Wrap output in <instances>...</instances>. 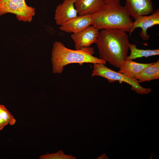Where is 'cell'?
<instances>
[{
	"label": "cell",
	"instance_id": "15",
	"mask_svg": "<svg viewBox=\"0 0 159 159\" xmlns=\"http://www.w3.org/2000/svg\"><path fill=\"white\" fill-rule=\"evenodd\" d=\"M39 159H74L75 156L65 154L62 150H59L54 153H49L41 155L39 158Z\"/></svg>",
	"mask_w": 159,
	"mask_h": 159
},
{
	"label": "cell",
	"instance_id": "3",
	"mask_svg": "<svg viewBox=\"0 0 159 159\" xmlns=\"http://www.w3.org/2000/svg\"><path fill=\"white\" fill-rule=\"evenodd\" d=\"M94 53L93 47L72 50L67 48L62 43L56 41L53 44L52 52V72L60 74L65 66L72 63H78L80 65L84 63L106 64L105 61L93 56Z\"/></svg>",
	"mask_w": 159,
	"mask_h": 159
},
{
	"label": "cell",
	"instance_id": "9",
	"mask_svg": "<svg viewBox=\"0 0 159 159\" xmlns=\"http://www.w3.org/2000/svg\"><path fill=\"white\" fill-rule=\"evenodd\" d=\"M125 5L130 15L134 19L138 16L153 13V5L151 0H126Z\"/></svg>",
	"mask_w": 159,
	"mask_h": 159
},
{
	"label": "cell",
	"instance_id": "4",
	"mask_svg": "<svg viewBox=\"0 0 159 159\" xmlns=\"http://www.w3.org/2000/svg\"><path fill=\"white\" fill-rule=\"evenodd\" d=\"M92 77L101 76L107 79L110 83L118 81L120 83L124 82L131 86V89L136 93L140 95L147 94L152 90L141 86L137 80L130 79L124 74L117 72L109 68L102 63H96L93 65Z\"/></svg>",
	"mask_w": 159,
	"mask_h": 159
},
{
	"label": "cell",
	"instance_id": "7",
	"mask_svg": "<svg viewBox=\"0 0 159 159\" xmlns=\"http://www.w3.org/2000/svg\"><path fill=\"white\" fill-rule=\"evenodd\" d=\"M99 30L92 25L78 32L73 33L71 37L75 44L76 50H80L90 47L95 43L98 36Z\"/></svg>",
	"mask_w": 159,
	"mask_h": 159
},
{
	"label": "cell",
	"instance_id": "16",
	"mask_svg": "<svg viewBox=\"0 0 159 159\" xmlns=\"http://www.w3.org/2000/svg\"><path fill=\"white\" fill-rule=\"evenodd\" d=\"M0 116L11 125H14L16 120L13 115L3 105H0Z\"/></svg>",
	"mask_w": 159,
	"mask_h": 159
},
{
	"label": "cell",
	"instance_id": "6",
	"mask_svg": "<svg viewBox=\"0 0 159 159\" xmlns=\"http://www.w3.org/2000/svg\"><path fill=\"white\" fill-rule=\"evenodd\" d=\"M143 15L138 16L133 22L129 36H130L134 30L137 28H140L141 30L140 35L143 40L149 39L150 36L147 33V30L150 28L159 24V10L157 9L152 14L149 16Z\"/></svg>",
	"mask_w": 159,
	"mask_h": 159
},
{
	"label": "cell",
	"instance_id": "13",
	"mask_svg": "<svg viewBox=\"0 0 159 159\" xmlns=\"http://www.w3.org/2000/svg\"><path fill=\"white\" fill-rule=\"evenodd\" d=\"M159 78V60L145 67L138 74L136 80L142 83Z\"/></svg>",
	"mask_w": 159,
	"mask_h": 159
},
{
	"label": "cell",
	"instance_id": "12",
	"mask_svg": "<svg viewBox=\"0 0 159 159\" xmlns=\"http://www.w3.org/2000/svg\"><path fill=\"white\" fill-rule=\"evenodd\" d=\"M151 63H139L133 61L132 60L127 59L120 68L118 72L130 79L137 80V77L141 71Z\"/></svg>",
	"mask_w": 159,
	"mask_h": 159
},
{
	"label": "cell",
	"instance_id": "2",
	"mask_svg": "<svg viewBox=\"0 0 159 159\" xmlns=\"http://www.w3.org/2000/svg\"><path fill=\"white\" fill-rule=\"evenodd\" d=\"M92 16V25L99 30L117 29L129 33L133 22L127 7L122 6L120 0H104Z\"/></svg>",
	"mask_w": 159,
	"mask_h": 159
},
{
	"label": "cell",
	"instance_id": "1",
	"mask_svg": "<svg viewBox=\"0 0 159 159\" xmlns=\"http://www.w3.org/2000/svg\"><path fill=\"white\" fill-rule=\"evenodd\" d=\"M95 43L99 57L120 68L127 60L130 44L125 32L117 29H105L100 32Z\"/></svg>",
	"mask_w": 159,
	"mask_h": 159
},
{
	"label": "cell",
	"instance_id": "14",
	"mask_svg": "<svg viewBox=\"0 0 159 159\" xmlns=\"http://www.w3.org/2000/svg\"><path fill=\"white\" fill-rule=\"evenodd\" d=\"M129 48L130 50V54L127 56L128 60H132L143 57H147L159 54V49H138L135 44L130 43Z\"/></svg>",
	"mask_w": 159,
	"mask_h": 159
},
{
	"label": "cell",
	"instance_id": "18",
	"mask_svg": "<svg viewBox=\"0 0 159 159\" xmlns=\"http://www.w3.org/2000/svg\"><path fill=\"white\" fill-rule=\"evenodd\" d=\"M97 159H109L106 155L105 153H103Z\"/></svg>",
	"mask_w": 159,
	"mask_h": 159
},
{
	"label": "cell",
	"instance_id": "17",
	"mask_svg": "<svg viewBox=\"0 0 159 159\" xmlns=\"http://www.w3.org/2000/svg\"><path fill=\"white\" fill-rule=\"evenodd\" d=\"M8 124V123L0 116V130Z\"/></svg>",
	"mask_w": 159,
	"mask_h": 159
},
{
	"label": "cell",
	"instance_id": "8",
	"mask_svg": "<svg viewBox=\"0 0 159 159\" xmlns=\"http://www.w3.org/2000/svg\"><path fill=\"white\" fill-rule=\"evenodd\" d=\"M77 0H64L57 6L54 19L57 25L61 26L69 20L78 16L74 4Z\"/></svg>",
	"mask_w": 159,
	"mask_h": 159
},
{
	"label": "cell",
	"instance_id": "10",
	"mask_svg": "<svg viewBox=\"0 0 159 159\" xmlns=\"http://www.w3.org/2000/svg\"><path fill=\"white\" fill-rule=\"evenodd\" d=\"M92 15L78 16L60 26L59 29L66 32L75 33L92 25Z\"/></svg>",
	"mask_w": 159,
	"mask_h": 159
},
{
	"label": "cell",
	"instance_id": "11",
	"mask_svg": "<svg viewBox=\"0 0 159 159\" xmlns=\"http://www.w3.org/2000/svg\"><path fill=\"white\" fill-rule=\"evenodd\" d=\"M104 0H77L74 6L79 16L92 15L103 5Z\"/></svg>",
	"mask_w": 159,
	"mask_h": 159
},
{
	"label": "cell",
	"instance_id": "5",
	"mask_svg": "<svg viewBox=\"0 0 159 159\" xmlns=\"http://www.w3.org/2000/svg\"><path fill=\"white\" fill-rule=\"evenodd\" d=\"M7 13L15 15L19 21L30 22L36 11L34 7L27 4L25 0H0V16Z\"/></svg>",
	"mask_w": 159,
	"mask_h": 159
}]
</instances>
